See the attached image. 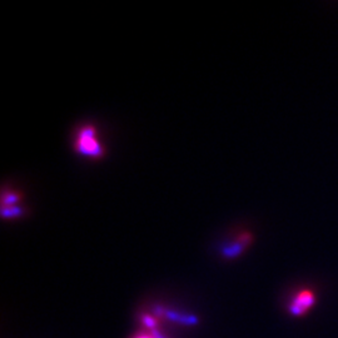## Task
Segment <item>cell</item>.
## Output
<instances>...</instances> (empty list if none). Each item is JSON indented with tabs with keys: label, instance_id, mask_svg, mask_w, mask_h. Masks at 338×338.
<instances>
[{
	"label": "cell",
	"instance_id": "obj_2",
	"mask_svg": "<svg viewBox=\"0 0 338 338\" xmlns=\"http://www.w3.org/2000/svg\"><path fill=\"white\" fill-rule=\"evenodd\" d=\"M316 303V296L314 292L309 288H303L294 294L293 299L289 303V312L296 317L304 316L309 309Z\"/></svg>",
	"mask_w": 338,
	"mask_h": 338
},
{
	"label": "cell",
	"instance_id": "obj_5",
	"mask_svg": "<svg viewBox=\"0 0 338 338\" xmlns=\"http://www.w3.org/2000/svg\"><path fill=\"white\" fill-rule=\"evenodd\" d=\"M143 323L146 324L148 328L153 329V331H156V326H157V319L154 318V317L149 316V314H146V316H143Z\"/></svg>",
	"mask_w": 338,
	"mask_h": 338
},
{
	"label": "cell",
	"instance_id": "obj_6",
	"mask_svg": "<svg viewBox=\"0 0 338 338\" xmlns=\"http://www.w3.org/2000/svg\"><path fill=\"white\" fill-rule=\"evenodd\" d=\"M136 338H156V337H154L153 333H152V334H139V336Z\"/></svg>",
	"mask_w": 338,
	"mask_h": 338
},
{
	"label": "cell",
	"instance_id": "obj_4",
	"mask_svg": "<svg viewBox=\"0 0 338 338\" xmlns=\"http://www.w3.org/2000/svg\"><path fill=\"white\" fill-rule=\"evenodd\" d=\"M166 314L169 319H172V321H177V322H180V323H184V324H193L197 322V318H194V317H192V316H180V314L174 313V312H170V311H167Z\"/></svg>",
	"mask_w": 338,
	"mask_h": 338
},
{
	"label": "cell",
	"instance_id": "obj_1",
	"mask_svg": "<svg viewBox=\"0 0 338 338\" xmlns=\"http://www.w3.org/2000/svg\"><path fill=\"white\" fill-rule=\"evenodd\" d=\"M74 148L80 156L89 158H100L104 153V147L96 137V129L93 126L82 127L75 137Z\"/></svg>",
	"mask_w": 338,
	"mask_h": 338
},
{
	"label": "cell",
	"instance_id": "obj_3",
	"mask_svg": "<svg viewBox=\"0 0 338 338\" xmlns=\"http://www.w3.org/2000/svg\"><path fill=\"white\" fill-rule=\"evenodd\" d=\"M252 240L253 236L251 235V233L248 232L241 233V235L236 238L235 242L231 243L230 246H227V247L223 250V254H224L226 257H228V258H235V257L240 256V254L251 245Z\"/></svg>",
	"mask_w": 338,
	"mask_h": 338
}]
</instances>
